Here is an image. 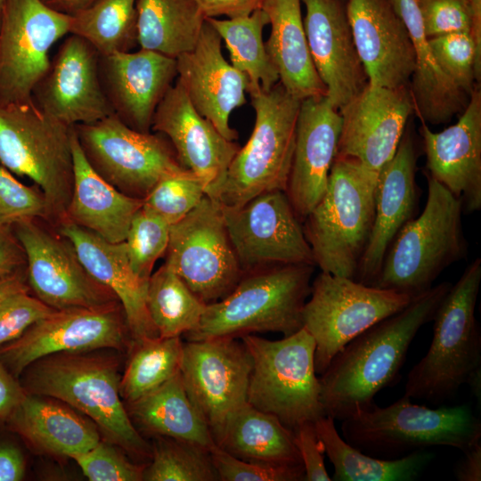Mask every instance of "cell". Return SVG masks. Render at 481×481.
Masks as SVG:
<instances>
[{
  "instance_id": "6da1fadb",
  "label": "cell",
  "mask_w": 481,
  "mask_h": 481,
  "mask_svg": "<svg viewBox=\"0 0 481 481\" xmlns=\"http://www.w3.org/2000/svg\"><path fill=\"white\" fill-rule=\"evenodd\" d=\"M451 283L442 282L412 298L401 311L372 325L348 342L320 374L325 416L342 421L374 403L400 372L411 343L432 321Z\"/></svg>"
},
{
  "instance_id": "7a4b0ae2",
  "label": "cell",
  "mask_w": 481,
  "mask_h": 481,
  "mask_svg": "<svg viewBox=\"0 0 481 481\" xmlns=\"http://www.w3.org/2000/svg\"><path fill=\"white\" fill-rule=\"evenodd\" d=\"M28 394L57 399L89 417L106 441L137 457L151 447L135 427L119 390L118 363L85 352L58 353L31 363L22 372Z\"/></svg>"
},
{
  "instance_id": "3957f363",
  "label": "cell",
  "mask_w": 481,
  "mask_h": 481,
  "mask_svg": "<svg viewBox=\"0 0 481 481\" xmlns=\"http://www.w3.org/2000/svg\"><path fill=\"white\" fill-rule=\"evenodd\" d=\"M314 266L284 264L243 273L226 297L206 306L197 328L185 334L187 340L268 331L294 334L303 328Z\"/></svg>"
},
{
  "instance_id": "277c9868",
  "label": "cell",
  "mask_w": 481,
  "mask_h": 481,
  "mask_svg": "<svg viewBox=\"0 0 481 481\" xmlns=\"http://www.w3.org/2000/svg\"><path fill=\"white\" fill-rule=\"evenodd\" d=\"M480 282L481 258L477 257L437 306L430 346L410 371L405 396L441 404L481 368V334L475 317Z\"/></svg>"
},
{
  "instance_id": "5b68a950",
  "label": "cell",
  "mask_w": 481,
  "mask_h": 481,
  "mask_svg": "<svg viewBox=\"0 0 481 481\" xmlns=\"http://www.w3.org/2000/svg\"><path fill=\"white\" fill-rule=\"evenodd\" d=\"M378 176L336 157L324 194L305 218V236L322 272L355 280L375 216Z\"/></svg>"
},
{
  "instance_id": "8992f818",
  "label": "cell",
  "mask_w": 481,
  "mask_h": 481,
  "mask_svg": "<svg viewBox=\"0 0 481 481\" xmlns=\"http://www.w3.org/2000/svg\"><path fill=\"white\" fill-rule=\"evenodd\" d=\"M428 176V197L421 214L396 233L384 257L374 287L418 296L439 274L467 254L462 203Z\"/></svg>"
},
{
  "instance_id": "52a82bcc",
  "label": "cell",
  "mask_w": 481,
  "mask_h": 481,
  "mask_svg": "<svg viewBox=\"0 0 481 481\" xmlns=\"http://www.w3.org/2000/svg\"><path fill=\"white\" fill-rule=\"evenodd\" d=\"M349 444L383 459L403 457L432 446L467 451L481 440V421L467 404L430 409L404 395L379 407L374 403L342 420Z\"/></svg>"
},
{
  "instance_id": "ba28073f",
  "label": "cell",
  "mask_w": 481,
  "mask_h": 481,
  "mask_svg": "<svg viewBox=\"0 0 481 481\" xmlns=\"http://www.w3.org/2000/svg\"><path fill=\"white\" fill-rule=\"evenodd\" d=\"M72 133L33 100L0 103V163L40 188L53 226L65 219L72 195Z\"/></svg>"
},
{
  "instance_id": "9c48e42d",
  "label": "cell",
  "mask_w": 481,
  "mask_h": 481,
  "mask_svg": "<svg viewBox=\"0 0 481 481\" xmlns=\"http://www.w3.org/2000/svg\"><path fill=\"white\" fill-rule=\"evenodd\" d=\"M255 124L246 144L232 159L216 200L244 204L270 191H286L301 100L278 82L268 91H249Z\"/></svg>"
},
{
  "instance_id": "30bf717a",
  "label": "cell",
  "mask_w": 481,
  "mask_h": 481,
  "mask_svg": "<svg viewBox=\"0 0 481 481\" xmlns=\"http://www.w3.org/2000/svg\"><path fill=\"white\" fill-rule=\"evenodd\" d=\"M240 338L251 357L249 404L291 430L325 416L314 366L315 343L305 328L278 340L253 334Z\"/></svg>"
},
{
  "instance_id": "8fae6325",
  "label": "cell",
  "mask_w": 481,
  "mask_h": 481,
  "mask_svg": "<svg viewBox=\"0 0 481 481\" xmlns=\"http://www.w3.org/2000/svg\"><path fill=\"white\" fill-rule=\"evenodd\" d=\"M309 296L303 309V328L315 343L317 374L348 342L412 299L407 294L322 271L311 284Z\"/></svg>"
},
{
  "instance_id": "7c38bea8",
  "label": "cell",
  "mask_w": 481,
  "mask_h": 481,
  "mask_svg": "<svg viewBox=\"0 0 481 481\" xmlns=\"http://www.w3.org/2000/svg\"><path fill=\"white\" fill-rule=\"evenodd\" d=\"M73 127L91 167L129 197L143 200L163 177L188 170L166 136L136 131L114 114Z\"/></svg>"
},
{
  "instance_id": "4fadbf2b",
  "label": "cell",
  "mask_w": 481,
  "mask_h": 481,
  "mask_svg": "<svg viewBox=\"0 0 481 481\" xmlns=\"http://www.w3.org/2000/svg\"><path fill=\"white\" fill-rule=\"evenodd\" d=\"M166 261L206 305L226 297L243 272L237 260L220 202L205 195L170 225Z\"/></svg>"
},
{
  "instance_id": "5bb4252c",
  "label": "cell",
  "mask_w": 481,
  "mask_h": 481,
  "mask_svg": "<svg viewBox=\"0 0 481 481\" xmlns=\"http://www.w3.org/2000/svg\"><path fill=\"white\" fill-rule=\"evenodd\" d=\"M12 228L26 254L29 290L46 306L62 310L119 302L87 272L69 240L48 222L22 220Z\"/></svg>"
},
{
  "instance_id": "9a60e30c",
  "label": "cell",
  "mask_w": 481,
  "mask_h": 481,
  "mask_svg": "<svg viewBox=\"0 0 481 481\" xmlns=\"http://www.w3.org/2000/svg\"><path fill=\"white\" fill-rule=\"evenodd\" d=\"M70 15L42 0H4L0 13V103L32 100L52 46L69 33Z\"/></svg>"
},
{
  "instance_id": "2e32d148",
  "label": "cell",
  "mask_w": 481,
  "mask_h": 481,
  "mask_svg": "<svg viewBox=\"0 0 481 481\" xmlns=\"http://www.w3.org/2000/svg\"><path fill=\"white\" fill-rule=\"evenodd\" d=\"M130 340L119 302L54 310L0 347V362L18 378L31 363L47 355L103 348L124 350Z\"/></svg>"
},
{
  "instance_id": "e0dca14e",
  "label": "cell",
  "mask_w": 481,
  "mask_h": 481,
  "mask_svg": "<svg viewBox=\"0 0 481 481\" xmlns=\"http://www.w3.org/2000/svg\"><path fill=\"white\" fill-rule=\"evenodd\" d=\"M221 206L243 273L274 265H315L302 222L285 191L263 192L240 206Z\"/></svg>"
},
{
  "instance_id": "ac0fdd59",
  "label": "cell",
  "mask_w": 481,
  "mask_h": 481,
  "mask_svg": "<svg viewBox=\"0 0 481 481\" xmlns=\"http://www.w3.org/2000/svg\"><path fill=\"white\" fill-rule=\"evenodd\" d=\"M250 371L251 357L240 338L183 342L180 366L183 386L212 436L247 402Z\"/></svg>"
},
{
  "instance_id": "d6986e66",
  "label": "cell",
  "mask_w": 481,
  "mask_h": 481,
  "mask_svg": "<svg viewBox=\"0 0 481 481\" xmlns=\"http://www.w3.org/2000/svg\"><path fill=\"white\" fill-rule=\"evenodd\" d=\"M413 110L408 86H367L341 109L337 157L357 161L379 177L393 158Z\"/></svg>"
},
{
  "instance_id": "ffe728a7",
  "label": "cell",
  "mask_w": 481,
  "mask_h": 481,
  "mask_svg": "<svg viewBox=\"0 0 481 481\" xmlns=\"http://www.w3.org/2000/svg\"><path fill=\"white\" fill-rule=\"evenodd\" d=\"M99 58L90 43L69 34L36 85L33 102L69 126L94 123L113 114L102 86Z\"/></svg>"
},
{
  "instance_id": "44dd1931",
  "label": "cell",
  "mask_w": 481,
  "mask_h": 481,
  "mask_svg": "<svg viewBox=\"0 0 481 481\" xmlns=\"http://www.w3.org/2000/svg\"><path fill=\"white\" fill-rule=\"evenodd\" d=\"M151 131L167 138L181 165L201 180L207 196L217 200L240 147L195 110L177 80L158 105Z\"/></svg>"
},
{
  "instance_id": "7402d4cb",
  "label": "cell",
  "mask_w": 481,
  "mask_h": 481,
  "mask_svg": "<svg viewBox=\"0 0 481 481\" xmlns=\"http://www.w3.org/2000/svg\"><path fill=\"white\" fill-rule=\"evenodd\" d=\"M222 39L206 20L195 46L175 58L177 78L195 110L227 140L238 133L230 126L232 112L246 103L249 80L228 62Z\"/></svg>"
},
{
  "instance_id": "603a6c76",
  "label": "cell",
  "mask_w": 481,
  "mask_h": 481,
  "mask_svg": "<svg viewBox=\"0 0 481 481\" xmlns=\"http://www.w3.org/2000/svg\"><path fill=\"white\" fill-rule=\"evenodd\" d=\"M348 0H301L307 45L326 96L339 110L368 84L347 14Z\"/></svg>"
},
{
  "instance_id": "cb8c5ba5",
  "label": "cell",
  "mask_w": 481,
  "mask_h": 481,
  "mask_svg": "<svg viewBox=\"0 0 481 481\" xmlns=\"http://www.w3.org/2000/svg\"><path fill=\"white\" fill-rule=\"evenodd\" d=\"M99 71L113 114L136 131L151 132L155 110L177 78L175 59L142 48L100 54Z\"/></svg>"
},
{
  "instance_id": "d4e9b609",
  "label": "cell",
  "mask_w": 481,
  "mask_h": 481,
  "mask_svg": "<svg viewBox=\"0 0 481 481\" xmlns=\"http://www.w3.org/2000/svg\"><path fill=\"white\" fill-rule=\"evenodd\" d=\"M340 129V113L326 95L301 101L285 191L301 222L326 191Z\"/></svg>"
},
{
  "instance_id": "484cf974",
  "label": "cell",
  "mask_w": 481,
  "mask_h": 481,
  "mask_svg": "<svg viewBox=\"0 0 481 481\" xmlns=\"http://www.w3.org/2000/svg\"><path fill=\"white\" fill-rule=\"evenodd\" d=\"M347 14L368 83L408 86L415 68L409 30L390 0H348Z\"/></svg>"
},
{
  "instance_id": "4316f807",
  "label": "cell",
  "mask_w": 481,
  "mask_h": 481,
  "mask_svg": "<svg viewBox=\"0 0 481 481\" xmlns=\"http://www.w3.org/2000/svg\"><path fill=\"white\" fill-rule=\"evenodd\" d=\"M428 175L460 199L463 211L481 209V93L473 90L459 120L439 133L422 122Z\"/></svg>"
},
{
  "instance_id": "83f0119b",
  "label": "cell",
  "mask_w": 481,
  "mask_h": 481,
  "mask_svg": "<svg viewBox=\"0 0 481 481\" xmlns=\"http://www.w3.org/2000/svg\"><path fill=\"white\" fill-rule=\"evenodd\" d=\"M416 165L413 138L404 131L395 155L379 175L373 225L355 277L361 283L373 285L389 245L416 212L419 199Z\"/></svg>"
},
{
  "instance_id": "f1b7e54d",
  "label": "cell",
  "mask_w": 481,
  "mask_h": 481,
  "mask_svg": "<svg viewBox=\"0 0 481 481\" xmlns=\"http://www.w3.org/2000/svg\"><path fill=\"white\" fill-rule=\"evenodd\" d=\"M53 227L69 240L87 272L116 295L133 341L159 337L146 307L148 283L134 273L125 241L110 243L68 220Z\"/></svg>"
},
{
  "instance_id": "f546056e",
  "label": "cell",
  "mask_w": 481,
  "mask_h": 481,
  "mask_svg": "<svg viewBox=\"0 0 481 481\" xmlns=\"http://www.w3.org/2000/svg\"><path fill=\"white\" fill-rule=\"evenodd\" d=\"M71 150L74 185L64 220L110 243L125 241L132 218L143 206V200L118 192L91 167L74 127Z\"/></svg>"
},
{
  "instance_id": "4dcf8cb0",
  "label": "cell",
  "mask_w": 481,
  "mask_h": 481,
  "mask_svg": "<svg viewBox=\"0 0 481 481\" xmlns=\"http://www.w3.org/2000/svg\"><path fill=\"white\" fill-rule=\"evenodd\" d=\"M9 428L37 452L73 457L101 441L96 425L68 404L28 394L6 420Z\"/></svg>"
},
{
  "instance_id": "1f68e13d",
  "label": "cell",
  "mask_w": 481,
  "mask_h": 481,
  "mask_svg": "<svg viewBox=\"0 0 481 481\" xmlns=\"http://www.w3.org/2000/svg\"><path fill=\"white\" fill-rule=\"evenodd\" d=\"M261 9L271 26L265 45L279 74V82L301 101L326 95L310 55L301 0H264Z\"/></svg>"
},
{
  "instance_id": "d6a6232c",
  "label": "cell",
  "mask_w": 481,
  "mask_h": 481,
  "mask_svg": "<svg viewBox=\"0 0 481 481\" xmlns=\"http://www.w3.org/2000/svg\"><path fill=\"white\" fill-rule=\"evenodd\" d=\"M406 25L415 51V68L410 94L414 110L422 122L449 121L468 103L462 91L436 62L425 34L418 0H390Z\"/></svg>"
},
{
  "instance_id": "836d02e7",
  "label": "cell",
  "mask_w": 481,
  "mask_h": 481,
  "mask_svg": "<svg viewBox=\"0 0 481 481\" xmlns=\"http://www.w3.org/2000/svg\"><path fill=\"white\" fill-rule=\"evenodd\" d=\"M212 436L221 449L246 461L268 466L303 465L292 430L248 402L234 410Z\"/></svg>"
},
{
  "instance_id": "e575fe53",
  "label": "cell",
  "mask_w": 481,
  "mask_h": 481,
  "mask_svg": "<svg viewBox=\"0 0 481 481\" xmlns=\"http://www.w3.org/2000/svg\"><path fill=\"white\" fill-rule=\"evenodd\" d=\"M127 412L143 431L155 436L187 441L208 449L215 444L208 425L186 393L180 371L128 403Z\"/></svg>"
},
{
  "instance_id": "d590c367",
  "label": "cell",
  "mask_w": 481,
  "mask_h": 481,
  "mask_svg": "<svg viewBox=\"0 0 481 481\" xmlns=\"http://www.w3.org/2000/svg\"><path fill=\"white\" fill-rule=\"evenodd\" d=\"M314 425L334 468L330 477L334 481H413L435 458V454L428 450L415 451L395 459L377 458L344 440L331 417L322 416Z\"/></svg>"
},
{
  "instance_id": "8d00e7d4",
  "label": "cell",
  "mask_w": 481,
  "mask_h": 481,
  "mask_svg": "<svg viewBox=\"0 0 481 481\" xmlns=\"http://www.w3.org/2000/svg\"><path fill=\"white\" fill-rule=\"evenodd\" d=\"M140 48L176 58L192 50L206 18L195 0H136Z\"/></svg>"
},
{
  "instance_id": "74e56055",
  "label": "cell",
  "mask_w": 481,
  "mask_h": 481,
  "mask_svg": "<svg viewBox=\"0 0 481 481\" xmlns=\"http://www.w3.org/2000/svg\"><path fill=\"white\" fill-rule=\"evenodd\" d=\"M206 20L224 42L231 64L247 77V93L258 89L268 91L280 81L263 40V30L269 21L262 9L242 18Z\"/></svg>"
},
{
  "instance_id": "f35d334b",
  "label": "cell",
  "mask_w": 481,
  "mask_h": 481,
  "mask_svg": "<svg viewBox=\"0 0 481 481\" xmlns=\"http://www.w3.org/2000/svg\"><path fill=\"white\" fill-rule=\"evenodd\" d=\"M145 301L161 338L180 337L195 330L207 306L165 263L151 275Z\"/></svg>"
},
{
  "instance_id": "ab89813d",
  "label": "cell",
  "mask_w": 481,
  "mask_h": 481,
  "mask_svg": "<svg viewBox=\"0 0 481 481\" xmlns=\"http://www.w3.org/2000/svg\"><path fill=\"white\" fill-rule=\"evenodd\" d=\"M136 0H99L70 15L69 33L90 43L101 55L131 52L138 45Z\"/></svg>"
},
{
  "instance_id": "60d3db41",
  "label": "cell",
  "mask_w": 481,
  "mask_h": 481,
  "mask_svg": "<svg viewBox=\"0 0 481 481\" xmlns=\"http://www.w3.org/2000/svg\"><path fill=\"white\" fill-rule=\"evenodd\" d=\"M183 344L180 337L149 338L135 341L120 377L122 399L131 403L159 387L180 371Z\"/></svg>"
},
{
  "instance_id": "b9f144b4",
  "label": "cell",
  "mask_w": 481,
  "mask_h": 481,
  "mask_svg": "<svg viewBox=\"0 0 481 481\" xmlns=\"http://www.w3.org/2000/svg\"><path fill=\"white\" fill-rule=\"evenodd\" d=\"M146 481H217L209 449L198 444L156 436L151 461L144 467Z\"/></svg>"
},
{
  "instance_id": "7bdbcfd3",
  "label": "cell",
  "mask_w": 481,
  "mask_h": 481,
  "mask_svg": "<svg viewBox=\"0 0 481 481\" xmlns=\"http://www.w3.org/2000/svg\"><path fill=\"white\" fill-rule=\"evenodd\" d=\"M170 224L160 216L143 206L135 212L125 240L134 273L148 283L156 261L165 256Z\"/></svg>"
},
{
  "instance_id": "ee69618b",
  "label": "cell",
  "mask_w": 481,
  "mask_h": 481,
  "mask_svg": "<svg viewBox=\"0 0 481 481\" xmlns=\"http://www.w3.org/2000/svg\"><path fill=\"white\" fill-rule=\"evenodd\" d=\"M431 52L444 73L467 94L479 79L481 50L469 32H456L428 37Z\"/></svg>"
},
{
  "instance_id": "f6af8a7d",
  "label": "cell",
  "mask_w": 481,
  "mask_h": 481,
  "mask_svg": "<svg viewBox=\"0 0 481 481\" xmlns=\"http://www.w3.org/2000/svg\"><path fill=\"white\" fill-rule=\"evenodd\" d=\"M428 37L469 32L481 50V0H418Z\"/></svg>"
},
{
  "instance_id": "bcb514c9",
  "label": "cell",
  "mask_w": 481,
  "mask_h": 481,
  "mask_svg": "<svg viewBox=\"0 0 481 481\" xmlns=\"http://www.w3.org/2000/svg\"><path fill=\"white\" fill-rule=\"evenodd\" d=\"M205 195L201 180L186 170L160 179L143 199V206L171 225L190 213Z\"/></svg>"
},
{
  "instance_id": "7dc6e473",
  "label": "cell",
  "mask_w": 481,
  "mask_h": 481,
  "mask_svg": "<svg viewBox=\"0 0 481 481\" xmlns=\"http://www.w3.org/2000/svg\"><path fill=\"white\" fill-rule=\"evenodd\" d=\"M49 220L45 197L37 186H27L0 167V228L28 219Z\"/></svg>"
},
{
  "instance_id": "c3c4849f",
  "label": "cell",
  "mask_w": 481,
  "mask_h": 481,
  "mask_svg": "<svg viewBox=\"0 0 481 481\" xmlns=\"http://www.w3.org/2000/svg\"><path fill=\"white\" fill-rule=\"evenodd\" d=\"M117 445L100 441L73 459L90 481H140L144 466L132 463Z\"/></svg>"
},
{
  "instance_id": "681fc988",
  "label": "cell",
  "mask_w": 481,
  "mask_h": 481,
  "mask_svg": "<svg viewBox=\"0 0 481 481\" xmlns=\"http://www.w3.org/2000/svg\"><path fill=\"white\" fill-rule=\"evenodd\" d=\"M212 463L219 481H301L303 465L268 466L239 459L216 444L209 448Z\"/></svg>"
},
{
  "instance_id": "f907efd6",
  "label": "cell",
  "mask_w": 481,
  "mask_h": 481,
  "mask_svg": "<svg viewBox=\"0 0 481 481\" xmlns=\"http://www.w3.org/2000/svg\"><path fill=\"white\" fill-rule=\"evenodd\" d=\"M54 310L29 290H21L0 300V347L20 338L31 325Z\"/></svg>"
},
{
  "instance_id": "816d5d0a",
  "label": "cell",
  "mask_w": 481,
  "mask_h": 481,
  "mask_svg": "<svg viewBox=\"0 0 481 481\" xmlns=\"http://www.w3.org/2000/svg\"><path fill=\"white\" fill-rule=\"evenodd\" d=\"M295 445L298 451L306 481H330L324 465V447L320 440L314 422H304L292 429Z\"/></svg>"
},
{
  "instance_id": "f5cc1de1",
  "label": "cell",
  "mask_w": 481,
  "mask_h": 481,
  "mask_svg": "<svg viewBox=\"0 0 481 481\" xmlns=\"http://www.w3.org/2000/svg\"><path fill=\"white\" fill-rule=\"evenodd\" d=\"M26 268V254L12 228H0V281Z\"/></svg>"
},
{
  "instance_id": "db71d44e",
  "label": "cell",
  "mask_w": 481,
  "mask_h": 481,
  "mask_svg": "<svg viewBox=\"0 0 481 481\" xmlns=\"http://www.w3.org/2000/svg\"><path fill=\"white\" fill-rule=\"evenodd\" d=\"M205 18L237 19L261 9L264 0H195Z\"/></svg>"
},
{
  "instance_id": "11a10c76",
  "label": "cell",
  "mask_w": 481,
  "mask_h": 481,
  "mask_svg": "<svg viewBox=\"0 0 481 481\" xmlns=\"http://www.w3.org/2000/svg\"><path fill=\"white\" fill-rule=\"evenodd\" d=\"M26 395L17 378L0 362V421H6Z\"/></svg>"
},
{
  "instance_id": "9f6ffc18",
  "label": "cell",
  "mask_w": 481,
  "mask_h": 481,
  "mask_svg": "<svg viewBox=\"0 0 481 481\" xmlns=\"http://www.w3.org/2000/svg\"><path fill=\"white\" fill-rule=\"evenodd\" d=\"M26 462L20 450L10 444H0V481L23 479Z\"/></svg>"
},
{
  "instance_id": "6f0895ef",
  "label": "cell",
  "mask_w": 481,
  "mask_h": 481,
  "mask_svg": "<svg viewBox=\"0 0 481 481\" xmlns=\"http://www.w3.org/2000/svg\"><path fill=\"white\" fill-rule=\"evenodd\" d=\"M463 452L465 456L454 470L455 478L459 481H480L481 440Z\"/></svg>"
},
{
  "instance_id": "680465c9",
  "label": "cell",
  "mask_w": 481,
  "mask_h": 481,
  "mask_svg": "<svg viewBox=\"0 0 481 481\" xmlns=\"http://www.w3.org/2000/svg\"><path fill=\"white\" fill-rule=\"evenodd\" d=\"M51 9L68 15L76 14L99 0H42Z\"/></svg>"
},
{
  "instance_id": "91938a15",
  "label": "cell",
  "mask_w": 481,
  "mask_h": 481,
  "mask_svg": "<svg viewBox=\"0 0 481 481\" xmlns=\"http://www.w3.org/2000/svg\"><path fill=\"white\" fill-rule=\"evenodd\" d=\"M28 289L26 272L13 274L0 281V300L15 292Z\"/></svg>"
},
{
  "instance_id": "94428289",
  "label": "cell",
  "mask_w": 481,
  "mask_h": 481,
  "mask_svg": "<svg viewBox=\"0 0 481 481\" xmlns=\"http://www.w3.org/2000/svg\"><path fill=\"white\" fill-rule=\"evenodd\" d=\"M466 384L469 385L471 394L478 401V405L480 406L481 402V368L476 370L468 378Z\"/></svg>"
},
{
  "instance_id": "6125c7cd",
  "label": "cell",
  "mask_w": 481,
  "mask_h": 481,
  "mask_svg": "<svg viewBox=\"0 0 481 481\" xmlns=\"http://www.w3.org/2000/svg\"><path fill=\"white\" fill-rule=\"evenodd\" d=\"M4 0H0V11H1V8H2V6L4 4Z\"/></svg>"
},
{
  "instance_id": "be15d7a7",
  "label": "cell",
  "mask_w": 481,
  "mask_h": 481,
  "mask_svg": "<svg viewBox=\"0 0 481 481\" xmlns=\"http://www.w3.org/2000/svg\"><path fill=\"white\" fill-rule=\"evenodd\" d=\"M0 13H1V11H0Z\"/></svg>"
}]
</instances>
